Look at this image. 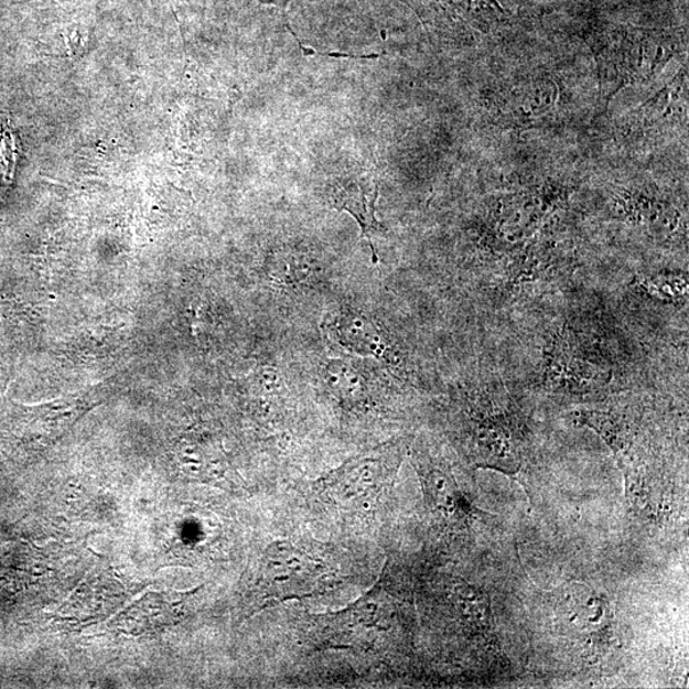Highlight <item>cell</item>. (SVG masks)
Here are the masks:
<instances>
[{
    "label": "cell",
    "instance_id": "1",
    "mask_svg": "<svg viewBox=\"0 0 689 689\" xmlns=\"http://www.w3.org/2000/svg\"><path fill=\"white\" fill-rule=\"evenodd\" d=\"M677 53L676 43L645 31L595 46L600 108L605 111L624 87L650 83Z\"/></svg>",
    "mask_w": 689,
    "mask_h": 689
},
{
    "label": "cell",
    "instance_id": "2",
    "mask_svg": "<svg viewBox=\"0 0 689 689\" xmlns=\"http://www.w3.org/2000/svg\"><path fill=\"white\" fill-rule=\"evenodd\" d=\"M399 464L397 445L384 444L347 461L324 480L326 488L347 505H366L378 498Z\"/></svg>",
    "mask_w": 689,
    "mask_h": 689
},
{
    "label": "cell",
    "instance_id": "3",
    "mask_svg": "<svg viewBox=\"0 0 689 689\" xmlns=\"http://www.w3.org/2000/svg\"><path fill=\"white\" fill-rule=\"evenodd\" d=\"M321 575L314 559L287 541L274 542L267 550L265 582L273 599H302L311 595L317 588Z\"/></svg>",
    "mask_w": 689,
    "mask_h": 689
},
{
    "label": "cell",
    "instance_id": "4",
    "mask_svg": "<svg viewBox=\"0 0 689 689\" xmlns=\"http://www.w3.org/2000/svg\"><path fill=\"white\" fill-rule=\"evenodd\" d=\"M557 599V615L564 628L582 638L602 636L612 626V611L603 596L581 583L561 589Z\"/></svg>",
    "mask_w": 689,
    "mask_h": 689
},
{
    "label": "cell",
    "instance_id": "5",
    "mask_svg": "<svg viewBox=\"0 0 689 689\" xmlns=\"http://www.w3.org/2000/svg\"><path fill=\"white\" fill-rule=\"evenodd\" d=\"M545 378L553 390L585 394L610 384L612 372L573 354L561 337L550 348Z\"/></svg>",
    "mask_w": 689,
    "mask_h": 689
},
{
    "label": "cell",
    "instance_id": "6",
    "mask_svg": "<svg viewBox=\"0 0 689 689\" xmlns=\"http://www.w3.org/2000/svg\"><path fill=\"white\" fill-rule=\"evenodd\" d=\"M688 73L680 69L675 79L627 117L629 131L661 132L664 127L687 123Z\"/></svg>",
    "mask_w": 689,
    "mask_h": 689
},
{
    "label": "cell",
    "instance_id": "7",
    "mask_svg": "<svg viewBox=\"0 0 689 689\" xmlns=\"http://www.w3.org/2000/svg\"><path fill=\"white\" fill-rule=\"evenodd\" d=\"M559 99L553 79L537 77L507 88L497 103L500 117L517 126H532L550 115Z\"/></svg>",
    "mask_w": 689,
    "mask_h": 689
},
{
    "label": "cell",
    "instance_id": "8",
    "mask_svg": "<svg viewBox=\"0 0 689 689\" xmlns=\"http://www.w3.org/2000/svg\"><path fill=\"white\" fill-rule=\"evenodd\" d=\"M330 335L346 351L363 356H383L388 351L386 338L366 315L344 313L330 323Z\"/></svg>",
    "mask_w": 689,
    "mask_h": 689
},
{
    "label": "cell",
    "instance_id": "9",
    "mask_svg": "<svg viewBox=\"0 0 689 689\" xmlns=\"http://www.w3.org/2000/svg\"><path fill=\"white\" fill-rule=\"evenodd\" d=\"M378 185L367 176L355 177L340 185L334 192V206L347 211L359 223L363 234L370 241L372 233L378 230L376 202Z\"/></svg>",
    "mask_w": 689,
    "mask_h": 689
},
{
    "label": "cell",
    "instance_id": "10",
    "mask_svg": "<svg viewBox=\"0 0 689 689\" xmlns=\"http://www.w3.org/2000/svg\"><path fill=\"white\" fill-rule=\"evenodd\" d=\"M623 217L648 226L675 229L679 215L667 201L656 197L655 194L643 190L623 191L618 200Z\"/></svg>",
    "mask_w": 689,
    "mask_h": 689
},
{
    "label": "cell",
    "instance_id": "11",
    "mask_svg": "<svg viewBox=\"0 0 689 689\" xmlns=\"http://www.w3.org/2000/svg\"><path fill=\"white\" fill-rule=\"evenodd\" d=\"M476 441L488 461L507 467L515 464L516 451L513 437L502 421L491 419L477 427Z\"/></svg>",
    "mask_w": 689,
    "mask_h": 689
},
{
    "label": "cell",
    "instance_id": "12",
    "mask_svg": "<svg viewBox=\"0 0 689 689\" xmlns=\"http://www.w3.org/2000/svg\"><path fill=\"white\" fill-rule=\"evenodd\" d=\"M450 3L470 26L483 34L496 30L506 15L498 0H450Z\"/></svg>",
    "mask_w": 689,
    "mask_h": 689
},
{
    "label": "cell",
    "instance_id": "13",
    "mask_svg": "<svg viewBox=\"0 0 689 689\" xmlns=\"http://www.w3.org/2000/svg\"><path fill=\"white\" fill-rule=\"evenodd\" d=\"M455 604L461 617L470 626L483 629L489 626L491 600L482 590L474 586H459L455 590Z\"/></svg>",
    "mask_w": 689,
    "mask_h": 689
},
{
    "label": "cell",
    "instance_id": "14",
    "mask_svg": "<svg viewBox=\"0 0 689 689\" xmlns=\"http://www.w3.org/2000/svg\"><path fill=\"white\" fill-rule=\"evenodd\" d=\"M575 420L582 426L593 428L611 445L615 455L624 450L623 429L611 413L602 411H580Z\"/></svg>",
    "mask_w": 689,
    "mask_h": 689
},
{
    "label": "cell",
    "instance_id": "15",
    "mask_svg": "<svg viewBox=\"0 0 689 689\" xmlns=\"http://www.w3.org/2000/svg\"><path fill=\"white\" fill-rule=\"evenodd\" d=\"M327 375L332 387L344 396H358L364 388L360 373L346 362H331L327 366Z\"/></svg>",
    "mask_w": 689,
    "mask_h": 689
}]
</instances>
